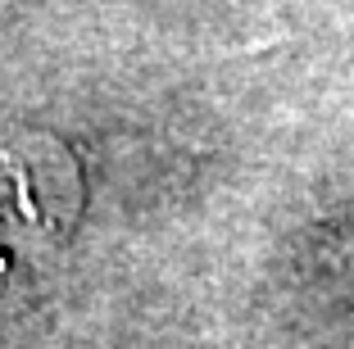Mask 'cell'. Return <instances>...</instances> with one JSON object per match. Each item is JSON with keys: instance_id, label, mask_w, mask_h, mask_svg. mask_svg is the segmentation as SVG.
I'll return each mask as SVG.
<instances>
[{"instance_id": "obj_1", "label": "cell", "mask_w": 354, "mask_h": 349, "mask_svg": "<svg viewBox=\"0 0 354 349\" xmlns=\"http://www.w3.org/2000/svg\"><path fill=\"white\" fill-rule=\"evenodd\" d=\"M37 168L32 159L0 154V272L19 258V245L32 236H59V218L37 200Z\"/></svg>"}]
</instances>
